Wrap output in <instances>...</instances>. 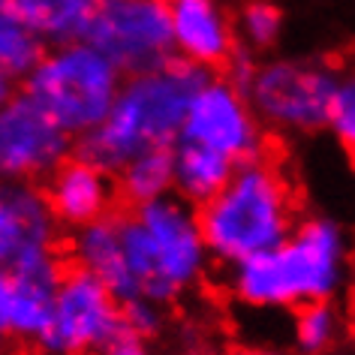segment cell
Instances as JSON below:
<instances>
[{
	"instance_id": "obj_1",
	"label": "cell",
	"mask_w": 355,
	"mask_h": 355,
	"mask_svg": "<svg viewBox=\"0 0 355 355\" xmlns=\"http://www.w3.org/2000/svg\"><path fill=\"white\" fill-rule=\"evenodd\" d=\"M352 280V235L328 214L301 217L280 247L223 271V289L253 313H292L313 301H337Z\"/></svg>"
},
{
	"instance_id": "obj_2",
	"label": "cell",
	"mask_w": 355,
	"mask_h": 355,
	"mask_svg": "<svg viewBox=\"0 0 355 355\" xmlns=\"http://www.w3.org/2000/svg\"><path fill=\"white\" fill-rule=\"evenodd\" d=\"M205 76V69L178 58L127 76L109 118L78 139V154L114 175L141 150L175 148Z\"/></svg>"
},
{
	"instance_id": "obj_3",
	"label": "cell",
	"mask_w": 355,
	"mask_h": 355,
	"mask_svg": "<svg viewBox=\"0 0 355 355\" xmlns=\"http://www.w3.org/2000/svg\"><path fill=\"white\" fill-rule=\"evenodd\" d=\"M211 259L220 268L280 247L298 226V196L280 163L256 157L241 163L229 184L199 208Z\"/></svg>"
},
{
	"instance_id": "obj_4",
	"label": "cell",
	"mask_w": 355,
	"mask_h": 355,
	"mask_svg": "<svg viewBox=\"0 0 355 355\" xmlns=\"http://www.w3.org/2000/svg\"><path fill=\"white\" fill-rule=\"evenodd\" d=\"M121 226L139 298L175 304L196 289L214 265L199 208L175 193L121 214Z\"/></svg>"
},
{
	"instance_id": "obj_5",
	"label": "cell",
	"mask_w": 355,
	"mask_h": 355,
	"mask_svg": "<svg viewBox=\"0 0 355 355\" xmlns=\"http://www.w3.org/2000/svg\"><path fill=\"white\" fill-rule=\"evenodd\" d=\"M123 76L91 40L49 46L24 78V91L73 139L87 136L109 118Z\"/></svg>"
},
{
	"instance_id": "obj_6",
	"label": "cell",
	"mask_w": 355,
	"mask_h": 355,
	"mask_svg": "<svg viewBox=\"0 0 355 355\" xmlns=\"http://www.w3.org/2000/svg\"><path fill=\"white\" fill-rule=\"evenodd\" d=\"M337 85V67L319 58H259L247 78L250 96L265 130L286 136H310L328 130V112Z\"/></svg>"
},
{
	"instance_id": "obj_7",
	"label": "cell",
	"mask_w": 355,
	"mask_h": 355,
	"mask_svg": "<svg viewBox=\"0 0 355 355\" xmlns=\"http://www.w3.org/2000/svg\"><path fill=\"white\" fill-rule=\"evenodd\" d=\"M127 334L123 301L85 268L64 271L51 325L37 343L42 355H105Z\"/></svg>"
},
{
	"instance_id": "obj_8",
	"label": "cell",
	"mask_w": 355,
	"mask_h": 355,
	"mask_svg": "<svg viewBox=\"0 0 355 355\" xmlns=\"http://www.w3.org/2000/svg\"><path fill=\"white\" fill-rule=\"evenodd\" d=\"M87 40L123 76H136L175 60L166 0H100Z\"/></svg>"
},
{
	"instance_id": "obj_9",
	"label": "cell",
	"mask_w": 355,
	"mask_h": 355,
	"mask_svg": "<svg viewBox=\"0 0 355 355\" xmlns=\"http://www.w3.org/2000/svg\"><path fill=\"white\" fill-rule=\"evenodd\" d=\"M181 139L217 150L235 166L265 157V123L247 91L229 76H205L190 103Z\"/></svg>"
},
{
	"instance_id": "obj_10",
	"label": "cell",
	"mask_w": 355,
	"mask_h": 355,
	"mask_svg": "<svg viewBox=\"0 0 355 355\" xmlns=\"http://www.w3.org/2000/svg\"><path fill=\"white\" fill-rule=\"evenodd\" d=\"M73 157V136L28 91L0 105V184H37Z\"/></svg>"
},
{
	"instance_id": "obj_11",
	"label": "cell",
	"mask_w": 355,
	"mask_h": 355,
	"mask_svg": "<svg viewBox=\"0 0 355 355\" xmlns=\"http://www.w3.org/2000/svg\"><path fill=\"white\" fill-rule=\"evenodd\" d=\"M58 217L37 184H0V268L58 253Z\"/></svg>"
},
{
	"instance_id": "obj_12",
	"label": "cell",
	"mask_w": 355,
	"mask_h": 355,
	"mask_svg": "<svg viewBox=\"0 0 355 355\" xmlns=\"http://www.w3.org/2000/svg\"><path fill=\"white\" fill-rule=\"evenodd\" d=\"M175 58L199 69H220L238 55V31L220 0H166Z\"/></svg>"
},
{
	"instance_id": "obj_13",
	"label": "cell",
	"mask_w": 355,
	"mask_h": 355,
	"mask_svg": "<svg viewBox=\"0 0 355 355\" xmlns=\"http://www.w3.org/2000/svg\"><path fill=\"white\" fill-rule=\"evenodd\" d=\"M42 190H46V199L55 211L58 223L76 232L87 223H96V220L114 214L112 205L114 196H118V181L103 166L76 154L64 159L46 178Z\"/></svg>"
},
{
	"instance_id": "obj_14",
	"label": "cell",
	"mask_w": 355,
	"mask_h": 355,
	"mask_svg": "<svg viewBox=\"0 0 355 355\" xmlns=\"http://www.w3.org/2000/svg\"><path fill=\"white\" fill-rule=\"evenodd\" d=\"M64 262L58 253L37 256V259L19 265L10 271L12 292H10V313H6V331L10 337L28 343H40L51 325L55 313L58 286L64 280Z\"/></svg>"
},
{
	"instance_id": "obj_15",
	"label": "cell",
	"mask_w": 355,
	"mask_h": 355,
	"mask_svg": "<svg viewBox=\"0 0 355 355\" xmlns=\"http://www.w3.org/2000/svg\"><path fill=\"white\" fill-rule=\"evenodd\" d=\"M69 256H73L76 268H85L94 277H100L123 304L139 298L136 277H132L127 250H123L121 214H109L96 223L76 229L69 238Z\"/></svg>"
},
{
	"instance_id": "obj_16",
	"label": "cell",
	"mask_w": 355,
	"mask_h": 355,
	"mask_svg": "<svg viewBox=\"0 0 355 355\" xmlns=\"http://www.w3.org/2000/svg\"><path fill=\"white\" fill-rule=\"evenodd\" d=\"M235 163L226 159L223 154L193 141L178 139L175 145V196L187 199L190 205L202 208L211 202L220 190L229 184V178L235 175Z\"/></svg>"
},
{
	"instance_id": "obj_17",
	"label": "cell",
	"mask_w": 355,
	"mask_h": 355,
	"mask_svg": "<svg viewBox=\"0 0 355 355\" xmlns=\"http://www.w3.org/2000/svg\"><path fill=\"white\" fill-rule=\"evenodd\" d=\"M21 19L42 40V46L87 40L100 0H15Z\"/></svg>"
},
{
	"instance_id": "obj_18",
	"label": "cell",
	"mask_w": 355,
	"mask_h": 355,
	"mask_svg": "<svg viewBox=\"0 0 355 355\" xmlns=\"http://www.w3.org/2000/svg\"><path fill=\"white\" fill-rule=\"evenodd\" d=\"M346 331H349V319H346L340 298L313 301V304L292 310L289 346L298 355H331L343 346Z\"/></svg>"
},
{
	"instance_id": "obj_19",
	"label": "cell",
	"mask_w": 355,
	"mask_h": 355,
	"mask_svg": "<svg viewBox=\"0 0 355 355\" xmlns=\"http://www.w3.org/2000/svg\"><path fill=\"white\" fill-rule=\"evenodd\" d=\"M118 193L136 205H148L175 193V148H148L114 172Z\"/></svg>"
},
{
	"instance_id": "obj_20",
	"label": "cell",
	"mask_w": 355,
	"mask_h": 355,
	"mask_svg": "<svg viewBox=\"0 0 355 355\" xmlns=\"http://www.w3.org/2000/svg\"><path fill=\"white\" fill-rule=\"evenodd\" d=\"M42 40L21 19L15 0H0V73L6 78H28L42 58Z\"/></svg>"
},
{
	"instance_id": "obj_21",
	"label": "cell",
	"mask_w": 355,
	"mask_h": 355,
	"mask_svg": "<svg viewBox=\"0 0 355 355\" xmlns=\"http://www.w3.org/2000/svg\"><path fill=\"white\" fill-rule=\"evenodd\" d=\"M238 46L250 55H265L280 42L283 37V12L271 0H247L235 19Z\"/></svg>"
},
{
	"instance_id": "obj_22",
	"label": "cell",
	"mask_w": 355,
	"mask_h": 355,
	"mask_svg": "<svg viewBox=\"0 0 355 355\" xmlns=\"http://www.w3.org/2000/svg\"><path fill=\"white\" fill-rule=\"evenodd\" d=\"M328 132L355 159V58L337 67V85L328 112Z\"/></svg>"
},
{
	"instance_id": "obj_23",
	"label": "cell",
	"mask_w": 355,
	"mask_h": 355,
	"mask_svg": "<svg viewBox=\"0 0 355 355\" xmlns=\"http://www.w3.org/2000/svg\"><path fill=\"white\" fill-rule=\"evenodd\" d=\"M123 322L130 337L150 340L166 328V304H157L150 298H132L123 304Z\"/></svg>"
},
{
	"instance_id": "obj_24",
	"label": "cell",
	"mask_w": 355,
	"mask_h": 355,
	"mask_svg": "<svg viewBox=\"0 0 355 355\" xmlns=\"http://www.w3.org/2000/svg\"><path fill=\"white\" fill-rule=\"evenodd\" d=\"M226 355H298V352L292 346H280L271 340H247V343L232 346Z\"/></svg>"
},
{
	"instance_id": "obj_25",
	"label": "cell",
	"mask_w": 355,
	"mask_h": 355,
	"mask_svg": "<svg viewBox=\"0 0 355 355\" xmlns=\"http://www.w3.org/2000/svg\"><path fill=\"white\" fill-rule=\"evenodd\" d=\"M10 292H12V277L10 271L0 268V331H6V313H10ZM10 334V331H6Z\"/></svg>"
},
{
	"instance_id": "obj_26",
	"label": "cell",
	"mask_w": 355,
	"mask_h": 355,
	"mask_svg": "<svg viewBox=\"0 0 355 355\" xmlns=\"http://www.w3.org/2000/svg\"><path fill=\"white\" fill-rule=\"evenodd\" d=\"M105 355H150L145 340H136V337H123L121 343H114Z\"/></svg>"
},
{
	"instance_id": "obj_27",
	"label": "cell",
	"mask_w": 355,
	"mask_h": 355,
	"mask_svg": "<svg viewBox=\"0 0 355 355\" xmlns=\"http://www.w3.org/2000/svg\"><path fill=\"white\" fill-rule=\"evenodd\" d=\"M12 94H15V91H12V78H6L3 73H0V105L10 100Z\"/></svg>"
},
{
	"instance_id": "obj_28",
	"label": "cell",
	"mask_w": 355,
	"mask_h": 355,
	"mask_svg": "<svg viewBox=\"0 0 355 355\" xmlns=\"http://www.w3.org/2000/svg\"><path fill=\"white\" fill-rule=\"evenodd\" d=\"M331 355H355V349H349V346H340V349L331 352Z\"/></svg>"
}]
</instances>
